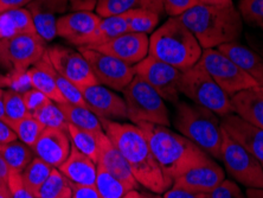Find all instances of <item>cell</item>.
<instances>
[{
  "label": "cell",
  "mask_w": 263,
  "mask_h": 198,
  "mask_svg": "<svg viewBox=\"0 0 263 198\" xmlns=\"http://www.w3.org/2000/svg\"><path fill=\"white\" fill-rule=\"evenodd\" d=\"M164 198H208L206 193H199V192H191L186 191V190L171 188L167 191L162 193Z\"/></svg>",
  "instance_id": "obj_46"
},
{
  "label": "cell",
  "mask_w": 263,
  "mask_h": 198,
  "mask_svg": "<svg viewBox=\"0 0 263 198\" xmlns=\"http://www.w3.org/2000/svg\"><path fill=\"white\" fill-rule=\"evenodd\" d=\"M199 4L209 6H230L234 5L233 0H199Z\"/></svg>",
  "instance_id": "obj_52"
},
{
  "label": "cell",
  "mask_w": 263,
  "mask_h": 198,
  "mask_svg": "<svg viewBox=\"0 0 263 198\" xmlns=\"http://www.w3.org/2000/svg\"><path fill=\"white\" fill-rule=\"evenodd\" d=\"M123 198H147L146 193H140L138 190H132V191L127 192L126 196Z\"/></svg>",
  "instance_id": "obj_56"
},
{
  "label": "cell",
  "mask_w": 263,
  "mask_h": 198,
  "mask_svg": "<svg viewBox=\"0 0 263 198\" xmlns=\"http://www.w3.org/2000/svg\"><path fill=\"white\" fill-rule=\"evenodd\" d=\"M32 0H0V11L14 10V9H23L28 6Z\"/></svg>",
  "instance_id": "obj_50"
},
{
  "label": "cell",
  "mask_w": 263,
  "mask_h": 198,
  "mask_svg": "<svg viewBox=\"0 0 263 198\" xmlns=\"http://www.w3.org/2000/svg\"><path fill=\"white\" fill-rule=\"evenodd\" d=\"M26 9L32 17L36 32L48 43L57 37L59 18L70 9L69 0H32Z\"/></svg>",
  "instance_id": "obj_16"
},
{
  "label": "cell",
  "mask_w": 263,
  "mask_h": 198,
  "mask_svg": "<svg viewBox=\"0 0 263 198\" xmlns=\"http://www.w3.org/2000/svg\"><path fill=\"white\" fill-rule=\"evenodd\" d=\"M220 127L263 165V128L251 125L235 113L223 116Z\"/></svg>",
  "instance_id": "obj_18"
},
{
  "label": "cell",
  "mask_w": 263,
  "mask_h": 198,
  "mask_svg": "<svg viewBox=\"0 0 263 198\" xmlns=\"http://www.w3.org/2000/svg\"><path fill=\"white\" fill-rule=\"evenodd\" d=\"M28 74L32 88L43 93L55 103L65 102L64 98L62 96L60 89L55 82V79H53L52 64L49 60L48 53L45 52L44 56L33 67L29 69Z\"/></svg>",
  "instance_id": "obj_25"
},
{
  "label": "cell",
  "mask_w": 263,
  "mask_h": 198,
  "mask_svg": "<svg viewBox=\"0 0 263 198\" xmlns=\"http://www.w3.org/2000/svg\"><path fill=\"white\" fill-rule=\"evenodd\" d=\"M208 198H247V195L235 182L224 179L217 188L208 193Z\"/></svg>",
  "instance_id": "obj_42"
},
{
  "label": "cell",
  "mask_w": 263,
  "mask_h": 198,
  "mask_svg": "<svg viewBox=\"0 0 263 198\" xmlns=\"http://www.w3.org/2000/svg\"><path fill=\"white\" fill-rule=\"evenodd\" d=\"M123 14L129 32L148 34L154 32L159 24V14L142 7H135Z\"/></svg>",
  "instance_id": "obj_31"
},
{
  "label": "cell",
  "mask_w": 263,
  "mask_h": 198,
  "mask_svg": "<svg viewBox=\"0 0 263 198\" xmlns=\"http://www.w3.org/2000/svg\"><path fill=\"white\" fill-rule=\"evenodd\" d=\"M146 197L147 198H164L162 196H160V195H158V193H146Z\"/></svg>",
  "instance_id": "obj_59"
},
{
  "label": "cell",
  "mask_w": 263,
  "mask_h": 198,
  "mask_svg": "<svg viewBox=\"0 0 263 198\" xmlns=\"http://www.w3.org/2000/svg\"><path fill=\"white\" fill-rule=\"evenodd\" d=\"M203 49L178 17L167 19L149 37L148 55L184 71L198 63Z\"/></svg>",
  "instance_id": "obj_4"
},
{
  "label": "cell",
  "mask_w": 263,
  "mask_h": 198,
  "mask_svg": "<svg viewBox=\"0 0 263 198\" xmlns=\"http://www.w3.org/2000/svg\"><path fill=\"white\" fill-rule=\"evenodd\" d=\"M4 111H5V122L17 121L31 113L25 106L22 93L13 89H5L4 93Z\"/></svg>",
  "instance_id": "obj_37"
},
{
  "label": "cell",
  "mask_w": 263,
  "mask_h": 198,
  "mask_svg": "<svg viewBox=\"0 0 263 198\" xmlns=\"http://www.w3.org/2000/svg\"><path fill=\"white\" fill-rule=\"evenodd\" d=\"M254 42H256V46H257L258 51H260V55L263 57V40H261V41L254 40Z\"/></svg>",
  "instance_id": "obj_58"
},
{
  "label": "cell",
  "mask_w": 263,
  "mask_h": 198,
  "mask_svg": "<svg viewBox=\"0 0 263 198\" xmlns=\"http://www.w3.org/2000/svg\"><path fill=\"white\" fill-rule=\"evenodd\" d=\"M52 75H53V79H55L57 87L60 89L62 96L64 98L65 102L71 103V104H77V106L88 107L81 89L79 87H76V85L72 82H70V81L65 79V77L62 76L61 74L57 73L56 69L53 68V65H52Z\"/></svg>",
  "instance_id": "obj_39"
},
{
  "label": "cell",
  "mask_w": 263,
  "mask_h": 198,
  "mask_svg": "<svg viewBox=\"0 0 263 198\" xmlns=\"http://www.w3.org/2000/svg\"><path fill=\"white\" fill-rule=\"evenodd\" d=\"M199 63L230 98L236 93L258 85L253 77L218 49H204Z\"/></svg>",
  "instance_id": "obj_10"
},
{
  "label": "cell",
  "mask_w": 263,
  "mask_h": 198,
  "mask_svg": "<svg viewBox=\"0 0 263 198\" xmlns=\"http://www.w3.org/2000/svg\"><path fill=\"white\" fill-rule=\"evenodd\" d=\"M139 7L153 11L160 15L165 12V0H139Z\"/></svg>",
  "instance_id": "obj_47"
},
{
  "label": "cell",
  "mask_w": 263,
  "mask_h": 198,
  "mask_svg": "<svg viewBox=\"0 0 263 198\" xmlns=\"http://www.w3.org/2000/svg\"><path fill=\"white\" fill-rule=\"evenodd\" d=\"M72 189V198H100L98 190H96L95 185L89 186V185H80L71 183Z\"/></svg>",
  "instance_id": "obj_45"
},
{
  "label": "cell",
  "mask_w": 263,
  "mask_h": 198,
  "mask_svg": "<svg viewBox=\"0 0 263 198\" xmlns=\"http://www.w3.org/2000/svg\"><path fill=\"white\" fill-rule=\"evenodd\" d=\"M37 198H72L70 181L59 169H52L51 173L36 195Z\"/></svg>",
  "instance_id": "obj_32"
},
{
  "label": "cell",
  "mask_w": 263,
  "mask_h": 198,
  "mask_svg": "<svg viewBox=\"0 0 263 198\" xmlns=\"http://www.w3.org/2000/svg\"><path fill=\"white\" fill-rule=\"evenodd\" d=\"M247 198H263V189H247Z\"/></svg>",
  "instance_id": "obj_54"
},
{
  "label": "cell",
  "mask_w": 263,
  "mask_h": 198,
  "mask_svg": "<svg viewBox=\"0 0 263 198\" xmlns=\"http://www.w3.org/2000/svg\"><path fill=\"white\" fill-rule=\"evenodd\" d=\"M46 52V42L38 33H25L0 41V67L7 74L28 71Z\"/></svg>",
  "instance_id": "obj_8"
},
{
  "label": "cell",
  "mask_w": 263,
  "mask_h": 198,
  "mask_svg": "<svg viewBox=\"0 0 263 198\" xmlns=\"http://www.w3.org/2000/svg\"><path fill=\"white\" fill-rule=\"evenodd\" d=\"M101 123L104 133L128 163L139 184L158 195L172 188L173 182L162 172L140 127L111 120H101Z\"/></svg>",
  "instance_id": "obj_1"
},
{
  "label": "cell",
  "mask_w": 263,
  "mask_h": 198,
  "mask_svg": "<svg viewBox=\"0 0 263 198\" xmlns=\"http://www.w3.org/2000/svg\"><path fill=\"white\" fill-rule=\"evenodd\" d=\"M95 188L100 198H123L127 192H129V190L118 178L100 165H98Z\"/></svg>",
  "instance_id": "obj_35"
},
{
  "label": "cell",
  "mask_w": 263,
  "mask_h": 198,
  "mask_svg": "<svg viewBox=\"0 0 263 198\" xmlns=\"http://www.w3.org/2000/svg\"><path fill=\"white\" fill-rule=\"evenodd\" d=\"M34 119H37L45 128H59V130L68 132L69 122L65 119L63 112L61 111L59 104L53 102L46 103L40 110L32 113Z\"/></svg>",
  "instance_id": "obj_36"
},
{
  "label": "cell",
  "mask_w": 263,
  "mask_h": 198,
  "mask_svg": "<svg viewBox=\"0 0 263 198\" xmlns=\"http://www.w3.org/2000/svg\"><path fill=\"white\" fill-rule=\"evenodd\" d=\"M0 198H11L9 188H7V186H6V188L0 190Z\"/></svg>",
  "instance_id": "obj_57"
},
{
  "label": "cell",
  "mask_w": 263,
  "mask_h": 198,
  "mask_svg": "<svg viewBox=\"0 0 263 198\" xmlns=\"http://www.w3.org/2000/svg\"><path fill=\"white\" fill-rule=\"evenodd\" d=\"M81 92L88 107L100 120L121 121L128 119L125 99L110 88L102 84H94Z\"/></svg>",
  "instance_id": "obj_15"
},
{
  "label": "cell",
  "mask_w": 263,
  "mask_h": 198,
  "mask_svg": "<svg viewBox=\"0 0 263 198\" xmlns=\"http://www.w3.org/2000/svg\"><path fill=\"white\" fill-rule=\"evenodd\" d=\"M32 150L36 157L59 169L70 154L71 141L68 132L59 128H44Z\"/></svg>",
  "instance_id": "obj_20"
},
{
  "label": "cell",
  "mask_w": 263,
  "mask_h": 198,
  "mask_svg": "<svg viewBox=\"0 0 263 198\" xmlns=\"http://www.w3.org/2000/svg\"><path fill=\"white\" fill-rule=\"evenodd\" d=\"M7 188H9L11 198H37L23 182L21 172L17 171H10L9 181H7Z\"/></svg>",
  "instance_id": "obj_41"
},
{
  "label": "cell",
  "mask_w": 263,
  "mask_h": 198,
  "mask_svg": "<svg viewBox=\"0 0 263 198\" xmlns=\"http://www.w3.org/2000/svg\"><path fill=\"white\" fill-rule=\"evenodd\" d=\"M99 147L98 165L102 166L115 178H118L129 191L138 190L140 184L135 179L128 163L104 132L99 134Z\"/></svg>",
  "instance_id": "obj_21"
},
{
  "label": "cell",
  "mask_w": 263,
  "mask_h": 198,
  "mask_svg": "<svg viewBox=\"0 0 263 198\" xmlns=\"http://www.w3.org/2000/svg\"><path fill=\"white\" fill-rule=\"evenodd\" d=\"M178 18L193 33L203 50L237 42L243 31V19L234 5L198 4Z\"/></svg>",
  "instance_id": "obj_3"
},
{
  "label": "cell",
  "mask_w": 263,
  "mask_h": 198,
  "mask_svg": "<svg viewBox=\"0 0 263 198\" xmlns=\"http://www.w3.org/2000/svg\"><path fill=\"white\" fill-rule=\"evenodd\" d=\"M4 93H5V89L0 88V120H4L5 121V111H4Z\"/></svg>",
  "instance_id": "obj_55"
},
{
  "label": "cell",
  "mask_w": 263,
  "mask_h": 198,
  "mask_svg": "<svg viewBox=\"0 0 263 198\" xmlns=\"http://www.w3.org/2000/svg\"><path fill=\"white\" fill-rule=\"evenodd\" d=\"M6 186H7V184L4 183V182H3L2 179H0V190L4 189V188H6Z\"/></svg>",
  "instance_id": "obj_60"
},
{
  "label": "cell",
  "mask_w": 263,
  "mask_h": 198,
  "mask_svg": "<svg viewBox=\"0 0 263 198\" xmlns=\"http://www.w3.org/2000/svg\"><path fill=\"white\" fill-rule=\"evenodd\" d=\"M126 32H128V26H127L125 14L102 18L90 45L87 46L86 49H96L98 46L106 44Z\"/></svg>",
  "instance_id": "obj_28"
},
{
  "label": "cell",
  "mask_w": 263,
  "mask_h": 198,
  "mask_svg": "<svg viewBox=\"0 0 263 198\" xmlns=\"http://www.w3.org/2000/svg\"><path fill=\"white\" fill-rule=\"evenodd\" d=\"M57 104H59L61 111L63 112L65 119H67V121L70 125L79 127L81 130L92 132V133L103 132L101 120L92 113L89 107L77 106V104L67 102Z\"/></svg>",
  "instance_id": "obj_27"
},
{
  "label": "cell",
  "mask_w": 263,
  "mask_h": 198,
  "mask_svg": "<svg viewBox=\"0 0 263 198\" xmlns=\"http://www.w3.org/2000/svg\"><path fill=\"white\" fill-rule=\"evenodd\" d=\"M175 106L176 114L173 123L178 132L195 142L209 156L220 160L223 131L219 116L211 111L185 101H179Z\"/></svg>",
  "instance_id": "obj_5"
},
{
  "label": "cell",
  "mask_w": 263,
  "mask_h": 198,
  "mask_svg": "<svg viewBox=\"0 0 263 198\" xmlns=\"http://www.w3.org/2000/svg\"><path fill=\"white\" fill-rule=\"evenodd\" d=\"M6 123L12 128L19 140L31 147V149L34 146V143H36L42 132L45 128L37 119L33 118L32 114L25 116L21 120H17V121Z\"/></svg>",
  "instance_id": "obj_34"
},
{
  "label": "cell",
  "mask_w": 263,
  "mask_h": 198,
  "mask_svg": "<svg viewBox=\"0 0 263 198\" xmlns=\"http://www.w3.org/2000/svg\"><path fill=\"white\" fill-rule=\"evenodd\" d=\"M217 49L253 77L258 85H263V57L260 53L238 42L227 43Z\"/></svg>",
  "instance_id": "obj_23"
},
{
  "label": "cell",
  "mask_w": 263,
  "mask_h": 198,
  "mask_svg": "<svg viewBox=\"0 0 263 198\" xmlns=\"http://www.w3.org/2000/svg\"><path fill=\"white\" fill-rule=\"evenodd\" d=\"M237 10L243 21L263 31V0H239Z\"/></svg>",
  "instance_id": "obj_38"
},
{
  "label": "cell",
  "mask_w": 263,
  "mask_h": 198,
  "mask_svg": "<svg viewBox=\"0 0 263 198\" xmlns=\"http://www.w3.org/2000/svg\"><path fill=\"white\" fill-rule=\"evenodd\" d=\"M230 100L236 115L263 128V85H254L236 93Z\"/></svg>",
  "instance_id": "obj_22"
},
{
  "label": "cell",
  "mask_w": 263,
  "mask_h": 198,
  "mask_svg": "<svg viewBox=\"0 0 263 198\" xmlns=\"http://www.w3.org/2000/svg\"><path fill=\"white\" fill-rule=\"evenodd\" d=\"M46 53L53 68L62 76L70 81L81 91L94 84H100L86 57L79 50L64 45L46 46Z\"/></svg>",
  "instance_id": "obj_13"
},
{
  "label": "cell",
  "mask_w": 263,
  "mask_h": 198,
  "mask_svg": "<svg viewBox=\"0 0 263 198\" xmlns=\"http://www.w3.org/2000/svg\"><path fill=\"white\" fill-rule=\"evenodd\" d=\"M139 7V0H99L95 12L101 18L120 15Z\"/></svg>",
  "instance_id": "obj_40"
},
{
  "label": "cell",
  "mask_w": 263,
  "mask_h": 198,
  "mask_svg": "<svg viewBox=\"0 0 263 198\" xmlns=\"http://www.w3.org/2000/svg\"><path fill=\"white\" fill-rule=\"evenodd\" d=\"M127 106V116L134 125L154 123L168 127L171 125L166 101L156 89L135 76L132 82L122 91Z\"/></svg>",
  "instance_id": "obj_7"
},
{
  "label": "cell",
  "mask_w": 263,
  "mask_h": 198,
  "mask_svg": "<svg viewBox=\"0 0 263 198\" xmlns=\"http://www.w3.org/2000/svg\"><path fill=\"white\" fill-rule=\"evenodd\" d=\"M198 4L199 0H165V12L170 17H179Z\"/></svg>",
  "instance_id": "obj_44"
},
{
  "label": "cell",
  "mask_w": 263,
  "mask_h": 198,
  "mask_svg": "<svg viewBox=\"0 0 263 198\" xmlns=\"http://www.w3.org/2000/svg\"><path fill=\"white\" fill-rule=\"evenodd\" d=\"M10 168L9 165L6 164V161L4 160V158L0 154V179H2L4 183L7 184V181H9V176H10Z\"/></svg>",
  "instance_id": "obj_51"
},
{
  "label": "cell",
  "mask_w": 263,
  "mask_h": 198,
  "mask_svg": "<svg viewBox=\"0 0 263 198\" xmlns=\"http://www.w3.org/2000/svg\"><path fill=\"white\" fill-rule=\"evenodd\" d=\"M179 93L197 106L211 111L220 118L234 113L230 96L215 82L199 62L181 73Z\"/></svg>",
  "instance_id": "obj_6"
},
{
  "label": "cell",
  "mask_w": 263,
  "mask_h": 198,
  "mask_svg": "<svg viewBox=\"0 0 263 198\" xmlns=\"http://www.w3.org/2000/svg\"><path fill=\"white\" fill-rule=\"evenodd\" d=\"M17 135L4 120H0V145L17 140Z\"/></svg>",
  "instance_id": "obj_48"
},
{
  "label": "cell",
  "mask_w": 263,
  "mask_h": 198,
  "mask_svg": "<svg viewBox=\"0 0 263 198\" xmlns=\"http://www.w3.org/2000/svg\"><path fill=\"white\" fill-rule=\"evenodd\" d=\"M0 13H2V11H0Z\"/></svg>",
  "instance_id": "obj_61"
},
{
  "label": "cell",
  "mask_w": 263,
  "mask_h": 198,
  "mask_svg": "<svg viewBox=\"0 0 263 198\" xmlns=\"http://www.w3.org/2000/svg\"><path fill=\"white\" fill-rule=\"evenodd\" d=\"M23 99H24L25 106L31 114L45 106L46 103L51 102V100L48 96L34 88H31L28 92L23 93Z\"/></svg>",
  "instance_id": "obj_43"
},
{
  "label": "cell",
  "mask_w": 263,
  "mask_h": 198,
  "mask_svg": "<svg viewBox=\"0 0 263 198\" xmlns=\"http://www.w3.org/2000/svg\"><path fill=\"white\" fill-rule=\"evenodd\" d=\"M92 50H98L100 52L117 57L134 67L135 64L148 56L149 37L145 33H135L128 31L114 38L113 41Z\"/></svg>",
  "instance_id": "obj_17"
},
{
  "label": "cell",
  "mask_w": 263,
  "mask_h": 198,
  "mask_svg": "<svg viewBox=\"0 0 263 198\" xmlns=\"http://www.w3.org/2000/svg\"><path fill=\"white\" fill-rule=\"evenodd\" d=\"M59 170L71 183L89 186L95 185L98 164L81 153L75 146L71 145L70 154Z\"/></svg>",
  "instance_id": "obj_24"
},
{
  "label": "cell",
  "mask_w": 263,
  "mask_h": 198,
  "mask_svg": "<svg viewBox=\"0 0 263 198\" xmlns=\"http://www.w3.org/2000/svg\"><path fill=\"white\" fill-rule=\"evenodd\" d=\"M86 57L100 84L114 92H122L135 77L134 68L125 62L98 50L79 48Z\"/></svg>",
  "instance_id": "obj_12"
},
{
  "label": "cell",
  "mask_w": 263,
  "mask_h": 198,
  "mask_svg": "<svg viewBox=\"0 0 263 198\" xmlns=\"http://www.w3.org/2000/svg\"><path fill=\"white\" fill-rule=\"evenodd\" d=\"M138 126L145 133L149 149L162 172L172 182L189 170L212 160L195 142L168 127L154 123H140Z\"/></svg>",
  "instance_id": "obj_2"
},
{
  "label": "cell",
  "mask_w": 263,
  "mask_h": 198,
  "mask_svg": "<svg viewBox=\"0 0 263 198\" xmlns=\"http://www.w3.org/2000/svg\"><path fill=\"white\" fill-rule=\"evenodd\" d=\"M12 85V79L10 74L0 73V88L2 89H10Z\"/></svg>",
  "instance_id": "obj_53"
},
{
  "label": "cell",
  "mask_w": 263,
  "mask_h": 198,
  "mask_svg": "<svg viewBox=\"0 0 263 198\" xmlns=\"http://www.w3.org/2000/svg\"><path fill=\"white\" fill-rule=\"evenodd\" d=\"M220 160L231 179L247 189H263V165L224 131Z\"/></svg>",
  "instance_id": "obj_9"
},
{
  "label": "cell",
  "mask_w": 263,
  "mask_h": 198,
  "mask_svg": "<svg viewBox=\"0 0 263 198\" xmlns=\"http://www.w3.org/2000/svg\"><path fill=\"white\" fill-rule=\"evenodd\" d=\"M25 33H37L32 17L26 7L0 13V41Z\"/></svg>",
  "instance_id": "obj_26"
},
{
  "label": "cell",
  "mask_w": 263,
  "mask_h": 198,
  "mask_svg": "<svg viewBox=\"0 0 263 198\" xmlns=\"http://www.w3.org/2000/svg\"><path fill=\"white\" fill-rule=\"evenodd\" d=\"M226 179V172L214 159L206 164L196 166L173 179L172 188L191 192L208 193Z\"/></svg>",
  "instance_id": "obj_19"
},
{
  "label": "cell",
  "mask_w": 263,
  "mask_h": 198,
  "mask_svg": "<svg viewBox=\"0 0 263 198\" xmlns=\"http://www.w3.org/2000/svg\"><path fill=\"white\" fill-rule=\"evenodd\" d=\"M101 21L102 18L94 11H72L57 21V37L63 38L77 48H87Z\"/></svg>",
  "instance_id": "obj_14"
},
{
  "label": "cell",
  "mask_w": 263,
  "mask_h": 198,
  "mask_svg": "<svg viewBox=\"0 0 263 198\" xmlns=\"http://www.w3.org/2000/svg\"><path fill=\"white\" fill-rule=\"evenodd\" d=\"M100 133H101V132H100ZM100 133H92V132L81 130V128L70 125V123H69L68 126V134L69 138H70L71 145L75 146L81 153L84 154V156L90 158L92 161L96 163V164H98L100 151Z\"/></svg>",
  "instance_id": "obj_30"
},
{
  "label": "cell",
  "mask_w": 263,
  "mask_h": 198,
  "mask_svg": "<svg viewBox=\"0 0 263 198\" xmlns=\"http://www.w3.org/2000/svg\"><path fill=\"white\" fill-rule=\"evenodd\" d=\"M0 154L10 170L23 172L33 159V150L22 141H12L0 145Z\"/></svg>",
  "instance_id": "obj_29"
},
{
  "label": "cell",
  "mask_w": 263,
  "mask_h": 198,
  "mask_svg": "<svg viewBox=\"0 0 263 198\" xmlns=\"http://www.w3.org/2000/svg\"><path fill=\"white\" fill-rule=\"evenodd\" d=\"M52 169L55 168H52V166L49 165L48 163L42 160L41 158L34 157L32 160H31L30 164L26 166L25 170L22 172L23 182H24L26 188H28L34 196L37 195L41 186L43 185L44 182L49 178Z\"/></svg>",
  "instance_id": "obj_33"
},
{
  "label": "cell",
  "mask_w": 263,
  "mask_h": 198,
  "mask_svg": "<svg viewBox=\"0 0 263 198\" xmlns=\"http://www.w3.org/2000/svg\"><path fill=\"white\" fill-rule=\"evenodd\" d=\"M99 0H69L72 11H94Z\"/></svg>",
  "instance_id": "obj_49"
},
{
  "label": "cell",
  "mask_w": 263,
  "mask_h": 198,
  "mask_svg": "<svg viewBox=\"0 0 263 198\" xmlns=\"http://www.w3.org/2000/svg\"><path fill=\"white\" fill-rule=\"evenodd\" d=\"M135 76L141 77L159 93L167 102H179V82L181 70L148 55L134 65Z\"/></svg>",
  "instance_id": "obj_11"
}]
</instances>
